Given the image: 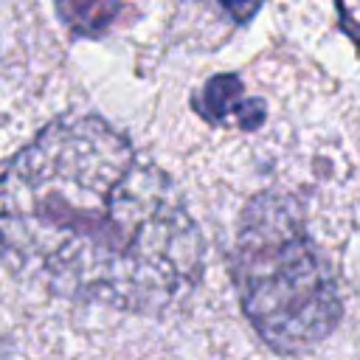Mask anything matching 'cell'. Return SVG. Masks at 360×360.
Instances as JSON below:
<instances>
[{
  "label": "cell",
  "mask_w": 360,
  "mask_h": 360,
  "mask_svg": "<svg viewBox=\"0 0 360 360\" xmlns=\"http://www.w3.org/2000/svg\"><path fill=\"white\" fill-rule=\"evenodd\" d=\"M0 264L51 295L160 318L197 290L202 236L129 138L62 115L0 163Z\"/></svg>",
  "instance_id": "cell-1"
},
{
  "label": "cell",
  "mask_w": 360,
  "mask_h": 360,
  "mask_svg": "<svg viewBox=\"0 0 360 360\" xmlns=\"http://www.w3.org/2000/svg\"><path fill=\"white\" fill-rule=\"evenodd\" d=\"M233 278L245 318L281 354L309 352L332 335L343 315L332 273L287 194L262 191L245 202Z\"/></svg>",
  "instance_id": "cell-2"
},
{
  "label": "cell",
  "mask_w": 360,
  "mask_h": 360,
  "mask_svg": "<svg viewBox=\"0 0 360 360\" xmlns=\"http://www.w3.org/2000/svg\"><path fill=\"white\" fill-rule=\"evenodd\" d=\"M191 107H194V112L200 118H205L211 124L236 121L242 129H256L267 115L262 98L245 96V84H242V79L236 73L211 76L191 96Z\"/></svg>",
  "instance_id": "cell-3"
},
{
  "label": "cell",
  "mask_w": 360,
  "mask_h": 360,
  "mask_svg": "<svg viewBox=\"0 0 360 360\" xmlns=\"http://www.w3.org/2000/svg\"><path fill=\"white\" fill-rule=\"evenodd\" d=\"M62 22L79 37H101L121 14V0H56Z\"/></svg>",
  "instance_id": "cell-4"
},
{
  "label": "cell",
  "mask_w": 360,
  "mask_h": 360,
  "mask_svg": "<svg viewBox=\"0 0 360 360\" xmlns=\"http://www.w3.org/2000/svg\"><path fill=\"white\" fill-rule=\"evenodd\" d=\"M338 14L349 37L360 45V0H338Z\"/></svg>",
  "instance_id": "cell-5"
},
{
  "label": "cell",
  "mask_w": 360,
  "mask_h": 360,
  "mask_svg": "<svg viewBox=\"0 0 360 360\" xmlns=\"http://www.w3.org/2000/svg\"><path fill=\"white\" fill-rule=\"evenodd\" d=\"M219 3H222V8H225L236 22H248V20H253V14L262 8L264 0H219Z\"/></svg>",
  "instance_id": "cell-6"
}]
</instances>
